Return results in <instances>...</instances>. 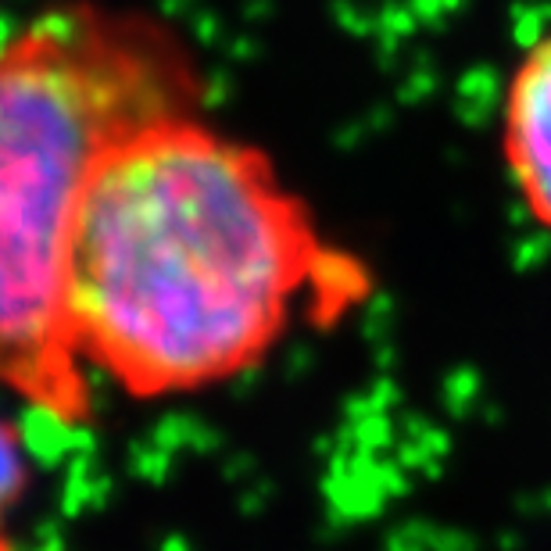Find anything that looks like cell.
I'll return each instance as SVG.
<instances>
[{
  "label": "cell",
  "instance_id": "3957f363",
  "mask_svg": "<svg viewBox=\"0 0 551 551\" xmlns=\"http://www.w3.org/2000/svg\"><path fill=\"white\" fill-rule=\"evenodd\" d=\"M501 158L526 215L551 233V33L516 61L501 101Z\"/></svg>",
  "mask_w": 551,
  "mask_h": 551
},
{
  "label": "cell",
  "instance_id": "277c9868",
  "mask_svg": "<svg viewBox=\"0 0 551 551\" xmlns=\"http://www.w3.org/2000/svg\"><path fill=\"white\" fill-rule=\"evenodd\" d=\"M29 484V462H26V444L22 433L11 419L0 416V551H15V537H11V523L22 505V494Z\"/></svg>",
  "mask_w": 551,
  "mask_h": 551
},
{
  "label": "cell",
  "instance_id": "7a4b0ae2",
  "mask_svg": "<svg viewBox=\"0 0 551 551\" xmlns=\"http://www.w3.org/2000/svg\"><path fill=\"white\" fill-rule=\"evenodd\" d=\"M197 108L187 43L144 11L65 4L0 43V387L61 423L94 412L61 312L79 187L111 140Z\"/></svg>",
  "mask_w": 551,
  "mask_h": 551
},
{
  "label": "cell",
  "instance_id": "6da1fadb",
  "mask_svg": "<svg viewBox=\"0 0 551 551\" xmlns=\"http://www.w3.org/2000/svg\"><path fill=\"white\" fill-rule=\"evenodd\" d=\"M365 294V265L326 240L269 154L208 126L201 108L104 147L61 262L79 362L133 398L244 376L297 315L333 323Z\"/></svg>",
  "mask_w": 551,
  "mask_h": 551
}]
</instances>
